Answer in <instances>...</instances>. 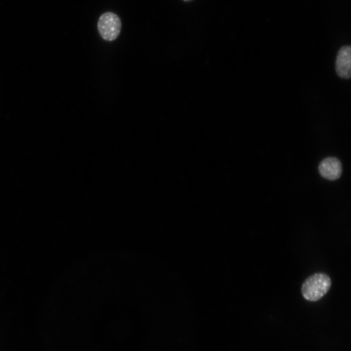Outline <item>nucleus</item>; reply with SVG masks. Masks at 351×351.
Masks as SVG:
<instances>
[{
    "label": "nucleus",
    "instance_id": "nucleus-2",
    "mask_svg": "<svg viewBox=\"0 0 351 351\" xmlns=\"http://www.w3.org/2000/svg\"><path fill=\"white\" fill-rule=\"evenodd\" d=\"M97 27L100 37L106 41H112L119 35L121 22L117 14L112 12H106L99 17Z\"/></svg>",
    "mask_w": 351,
    "mask_h": 351
},
{
    "label": "nucleus",
    "instance_id": "nucleus-1",
    "mask_svg": "<svg viewBox=\"0 0 351 351\" xmlns=\"http://www.w3.org/2000/svg\"><path fill=\"white\" fill-rule=\"evenodd\" d=\"M332 281L327 274L318 273L308 277L301 286V293L307 300L317 301L321 299L329 291Z\"/></svg>",
    "mask_w": 351,
    "mask_h": 351
},
{
    "label": "nucleus",
    "instance_id": "nucleus-5",
    "mask_svg": "<svg viewBox=\"0 0 351 351\" xmlns=\"http://www.w3.org/2000/svg\"><path fill=\"white\" fill-rule=\"evenodd\" d=\"M182 0L184 1H185V2H189V1H192L193 0Z\"/></svg>",
    "mask_w": 351,
    "mask_h": 351
},
{
    "label": "nucleus",
    "instance_id": "nucleus-3",
    "mask_svg": "<svg viewBox=\"0 0 351 351\" xmlns=\"http://www.w3.org/2000/svg\"><path fill=\"white\" fill-rule=\"evenodd\" d=\"M318 170L324 178L334 180L339 178L342 172L340 161L334 157H328L323 159L318 166Z\"/></svg>",
    "mask_w": 351,
    "mask_h": 351
},
{
    "label": "nucleus",
    "instance_id": "nucleus-4",
    "mask_svg": "<svg viewBox=\"0 0 351 351\" xmlns=\"http://www.w3.org/2000/svg\"><path fill=\"white\" fill-rule=\"evenodd\" d=\"M351 50L350 46H342L338 51L335 70L337 75L342 78L349 79L351 75Z\"/></svg>",
    "mask_w": 351,
    "mask_h": 351
}]
</instances>
